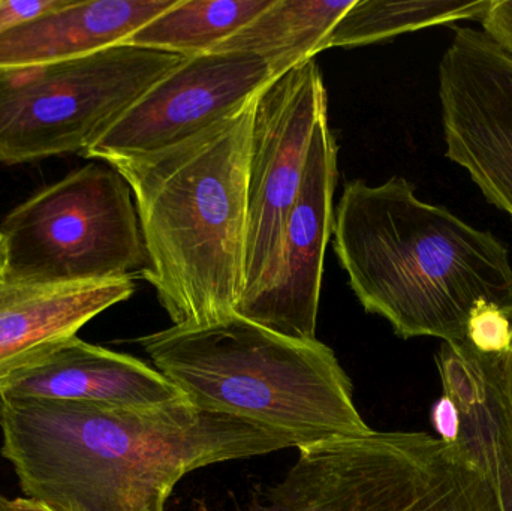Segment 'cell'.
<instances>
[{"mask_svg":"<svg viewBox=\"0 0 512 511\" xmlns=\"http://www.w3.org/2000/svg\"><path fill=\"white\" fill-rule=\"evenodd\" d=\"M0 511H2V509H0Z\"/></svg>","mask_w":512,"mask_h":511,"instance_id":"484cf974","label":"cell"},{"mask_svg":"<svg viewBox=\"0 0 512 511\" xmlns=\"http://www.w3.org/2000/svg\"><path fill=\"white\" fill-rule=\"evenodd\" d=\"M333 248L358 302L402 339L465 344L475 306L512 318V263L502 240L426 203L414 183H346L334 212Z\"/></svg>","mask_w":512,"mask_h":511,"instance_id":"7a4b0ae2","label":"cell"},{"mask_svg":"<svg viewBox=\"0 0 512 511\" xmlns=\"http://www.w3.org/2000/svg\"><path fill=\"white\" fill-rule=\"evenodd\" d=\"M480 21L481 30L512 54V0H493Z\"/></svg>","mask_w":512,"mask_h":511,"instance_id":"7402d4cb","label":"cell"},{"mask_svg":"<svg viewBox=\"0 0 512 511\" xmlns=\"http://www.w3.org/2000/svg\"><path fill=\"white\" fill-rule=\"evenodd\" d=\"M298 450L285 477L242 511H504L460 440L369 431Z\"/></svg>","mask_w":512,"mask_h":511,"instance_id":"5b68a950","label":"cell"},{"mask_svg":"<svg viewBox=\"0 0 512 511\" xmlns=\"http://www.w3.org/2000/svg\"><path fill=\"white\" fill-rule=\"evenodd\" d=\"M352 3L354 0H273L213 51L256 54L280 77L321 53L325 39Z\"/></svg>","mask_w":512,"mask_h":511,"instance_id":"2e32d148","label":"cell"},{"mask_svg":"<svg viewBox=\"0 0 512 511\" xmlns=\"http://www.w3.org/2000/svg\"><path fill=\"white\" fill-rule=\"evenodd\" d=\"M258 93L177 146L105 161L131 188L147 254L141 278L155 287L174 326L230 317L245 291L249 152Z\"/></svg>","mask_w":512,"mask_h":511,"instance_id":"3957f363","label":"cell"},{"mask_svg":"<svg viewBox=\"0 0 512 511\" xmlns=\"http://www.w3.org/2000/svg\"><path fill=\"white\" fill-rule=\"evenodd\" d=\"M512 318L504 309L492 303L475 306L468 323L466 342L484 357H498L510 348Z\"/></svg>","mask_w":512,"mask_h":511,"instance_id":"d6986e66","label":"cell"},{"mask_svg":"<svg viewBox=\"0 0 512 511\" xmlns=\"http://www.w3.org/2000/svg\"><path fill=\"white\" fill-rule=\"evenodd\" d=\"M480 360L492 386L493 395L501 408L502 417L512 441V333L507 353L498 357L480 356Z\"/></svg>","mask_w":512,"mask_h":511,"instance_id":"ffe728a7","label":"cell"},{"mask_svg":"<svg viewBox=\"0 0 512 511\" xmlns=\"http://www.w3.org/2000/svg\"><path fill=\"white\" fill-rule=\"evenodd\" d=\"M336 138L321 117L307 156L303 185L289 213L279 249L234 314L297 341L315 342L324 258L333 233Z\"/></svg>","mask_w":512,"mask_h":511,"instance_id":"8fae6325","label":"cell"},{"mask_svg":"<svg viewBox=\"0 0 512 511\" xmlns=\"http://www.w3.org/2000/svg\"><path fill=\"white\" fill-rule=\"evenodd\" d=\"M444 395L460 413L459 440L468 447L498 494L512 511V441L480 356L465 344H442L436 354Z\"/></svg>","mask_w":512,"mask_h":511,"instance_id":"9a60e30c","label":"cell"},{"mask_svg":"<svg viewBox=\"0 0 512 511\" xmlns=\"http://www.w3.org/2000/svg\"><path fill=\"white\" fill-rule=\"evenodd\" d=\"M195 407L288 432L307 444L372 431L352 383L322 342L286 338L233 314L138 339Z\"/></svg>","mask_w":512,"mask_h":511,"instance_id":"277c9868","label":"cell"},{"mask_svg":"<svg viewBox=\"0 0 512 511\" xmlns=\"http://www.w3.org/2000/svg\"><path fill=\"white\" fill-rule=\"evenodd\" d=\"M430 422L433 428L438 432L439 437L445 443H457L460 438V413L457 410L456 404L448 398L447 395H442L438 401L433 404L430 410Z\"/></svg>","mask_w":512,"mask_h":511,"instance_id":"603a6c76","label":"cell"},{"mask_svg":"<svg viewBox=\"0 0 512 511\" xmlns=\"http://www.w3.org/2000/svg\"><path fill=\"white\" fill-rule=\"evenodd\" d=\"M177 0H66L0 35V69L63 62L125 44Z\"/></svg>","mask_w":512,"mask_h":511,"instance_id":"5bb4252c","label":"cell"},{"mask_svg":"<svg viewBox=\"0 0 512 511\" xmlns=\"http://www.w3.org/2000/svg\"><path fill=\"white\" fill-rule=\"evenodd\" d=\"M438 78L445 156L512 219V54L483 30L453 26Z\"/></svg>","mask_w":512,"mask_h":511,"instance_id":"9c48e42d","label":"cell"},{"mask_svg":"<svg viewBox=\"0 0 512 511\" xmlns=\"http://www.w3.org/2000/svg\"><path fill=\"white\" fill-rule=\"evenodd\" d=\"M0 509L2 511H53L50 507L44 506L39 501L30 500V498H8L0 495Z\"/></svg>","mask_w":512,"mask_h":511,"instance_id":"cb8c5ba5","label":"cell"},{"mask_svg":"<svg viewBox=\"0 0 512 511\" xmlns=\"http://www.w3.org/2000/svg\"><path fill=\"white\" fill-rule=\"evenodd\" d=\"M3 266V242H2V234H0V272H2Z\"/></svg>","mask_w":512,"mask_h":511,"instance_id":"d4e9b609","label":"cell"},{"mask_svg":"<svg viewBox=\"0 0 512 511\" xmlns=\"http://www.w3.org/2000/svg\"><path fill=\"white\" fill-rule=\"evenodd\" d=\"M0 432L23 494L53 511H165L191 471L307 446L188 398L117 407L0 396Z\"/></svg>","mask_w":512,"mask_h":511,"instance_id":"6da1fadb","label":"cell"},{"mask_svg":"<svg viewBox=\"0 0 512 511\" xmlns=\"http://www.w3.org/2000/svg\"><path fill=\"white\" fill-rule=\"evenodd\" d=\"M134 293V279L41 285L0 276V389Z\"/></svg>","mask_w":512,"mask_h":511,"instance_id":"4fadbf2b","label":"cell"},{"mask_svg":"<svg viewBox=\"0 0 512 511\" xmlns=\"http://www.w3.org/2000/svg\"><path fill=\"white\" fill-rule=\"evenodd\" d=\"M66 0H0V35L62 8Z\"/></svg>","mask_w":512,"mask_h":511,"instance_id":"44dd1931","label":"cell"},{"mask_svg":"<svg viewBox=\"0 0 512 511\" xmlns=\"http://www.w3.org/2000/svg\"><path fill=\"white\" fill-rule=\"evenodd\" d=\"M0 234L6 281L87 284L134 279L147 266L131 188L105 162L78 168L18 204Z\"/></svg>","mask_w":512,"mask_h":511,"instance_id":"8992f818","label":"cell"},{"mask_svg":"<svg viewBox=\"0 0 512 511\" xmlns=\"http://www.w3.org/2000/svg\"><path fill=\"white\" fill-rule=\"evenodd\" d=\"M274 78L273 66L256 54L186 57L81 156L105 162L170 149L239 110Z\"/></svg>","mask_w":512,"mask_h":511,"instance_id":"30bf717a","label":"cell"},{"mask_svg":"<svg viewBox=\"0 0 512 511\" xmlns=\"http://www.w3.org/2000/svg\"><path fill=\"white\" fill-rule=\"evenodd\" d=\"M271 3L273 0H177L125 44L183 57L210 53Z\"/></svg>","mask_w":512,"mask_h":511,"instance_id":"e0dca14e","label":"cell"},{"mask_svg":"<svg viewBox=\"0 0 512 511\" xmlns=\"http://www.w3.org/2000/svg\"><path fill=\"white\" fill-rule=\"evenodd\" d=\"M15 399L158 407L186 398L158 369L98 345L68 339L0 389Z\"/></svg>","mask_w":512,"mask_h":511,"instance_id":"7c38bea8","label":"cell"},{"mask_svg":"<svg viewBox=\"0 0 512 511\" xmlns=\"http://www.w3.org/2000/svg\"><path fill=\"white\" fill-rule=\"evenodd\" d=\"M493 0H354L322 45L354 48L435 26L481 20Z\"/></svg>","mask_w":512,"mask_h":511,"instance_id":"ac0fdd59","label":"cell"},{"mask_svg":"<svg viewBox=\"0 0 512 511\" xmlns=\"http://www.w3.org/2000/svg\"><path fill=\"white\" fill-rule=\"evenodd\" d=\"M186 57L137 45L0 69V164L83 155Z\"/></svg>","mask_w":512,"mask_h":511,"instance_id":"52a82bcc","label":"cell"},{"mask_svg":"<svg viewBox=\"0 0 512 511\" xmlns=\"http://www.w3.org/2000/svg\"><path fill=\"white\" fill-rule=\"evenodd\" d=\"M328 95L315 59L274 78L256 96L248 173L245 291L273 261L303 185L316 126ZM242 296V297H243Z\"/></svg>","mask_w":512,"mask_h":511,"instance_id":"ba28073f","label":"cell"}]
</instances>
